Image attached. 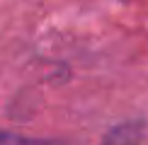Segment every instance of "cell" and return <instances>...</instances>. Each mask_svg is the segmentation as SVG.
I'll return each mask as SVG.
<instances>
[{"label": "cell", "instance_id": "cell-1", "mask_svg": "<svg viewBox=\"0 0 148 145\" xmlns=\"http://www.w3.org/2000/svg\"><path fill=\"white\" fill-rule=\"evenodd\" d=\"M102 145H138V128L136 126H121L109 133Z\"/></svg>", "mask_w": 148, "mask_h": 145}]
</instances>
